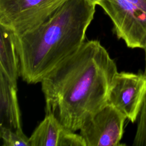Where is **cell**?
<instances>
[{
	"label": "cell",
	"instance_id": "1",
	"mask_svg": "<svg viewBox=\"0 0 146 146\" xmlns=\"http://www.w3.org/2000/svg\"><path fill=\"white\" fill-rule=\"evenodd\" d=\"M117 72L115 61L99 40L85 41L41 80L46 114L70 131H79L107 103Z\"/></svg>",
	"mask_w": 146,
	"mask_h": 146
},
{
	"label": "cell",
	"instance_id": "2",
	"mask_svg": "<svg viewBox=\"0 0 146 146\" xmlns=\"http://www.w3.org/2000/svg\"><path fill=\"white\" fill-rule=\"evenodd\" d=\"M95 6L88 0H67L40 25L23 34H14L22 80L28 84L40 83L80 47Z\"/></svg>",
	"mask_w": 146,
	"mask_h": 146
},
{
	"label": "cell",
	"instance_id": "3",
	"mask_svg": "<svg viewBox=\"0 0 146 146\" xmlns=\"http://www.w3.org/2000/svg\"><path fill=\"white\" fill-rule=\"evenodd\" d=\"M67 0H0V25L21 35L48 19Z\"/></svg>",
	"mask_w": 146,
	"mask_h": 146
},
{
	"label": "cell",
	"instance_id": "4",
	"mask_svg": "<svg viewBox=\"0 0 146 146\" xmlns=\"http://www.w3.org/2000/svg\"><path fill=\"white\" fill-rule=\"evenodd\" d=\"M98 5L111 19L117 37L127 47H146V14L127 0H100Z\"/></svg>",
	"mask_w": 146,
	"mask_h": 146
},
{
	"label": "cell",
	"instance_id": "5",
	"mask_svg": "<svg viewBox=\"0 0 146 146\" xmlns=\"http://www.w3.org/2000/svg\"><path fill=\"white\" fill-rule=\"evenodd\" d=\"M126 117L107 103L83 123L79 134L86 146H117L124 132Z\"/></svg>",
	"mask_w": 146,
	"mask_h": 146
},
{
	"label": "cell",
	"instance_id": "6",
	"mask_svg": "<svg viewBox=\"0 0 146 146\" xmlns=\"http://www.w3.org/2000/svg\"><path fill=\"white\" fill-rule=\"evenodd\" d=\"M146 95V75L117 72L111 87L108 103L134 123L139 115Z\"/></svg>",
	"mask_w": 146,
	"mask_h": 146
},
{
	"label": "cell",
	"instance_id": "7",
	"mask_svg": "<svg viewBox=\"0 0 146 146\" xmlns=\"http://www.w3.org/2000/svg\"><path fill=\"white\" fill-rule=\"evenodd\" d=\"M29 142L30 146H86L80 134L66 128L51 114H46Z\"/></svg>",
	"mask_w": 146,
	"mask_h": 146
},
{
	"label": "cell",
	"instance_id": "8",
	"mask_svg": "<svg viewBox=\"0 0 146 146\" xmlns=\"http://www.w3.org/2000/svg\"><path fill=\"white\" fill-rule=\"evenodd\" d=\"M17 86L0 72V127L22 128Z\"/></svg>",
	"mask_w": 146,
	"mask_h": 146
},
{
	"label": "cell",
	"instance_id": "9",
	"mask_svg": "<svg viewBox=\"0 0 146 146\" xmlns=\"http://www.w3.org/2000/svg\"><path fill=\"white\" fill-rule=\"evenodd\" d=\"M0 72L17 86L20 72L14 33L10 29L0 25Z\"/></svg>",
	"mask_w": 146,
	"mask_h": 146
},
{
	"label": "cell",
	"instance_id": "10",
	"mask_svg": "<svg viewBox=\"0 0 146 146\" xmlns=\"http://www.w3.org/2000/svg\"><path fill=\"white\" fill-rule=\"evenodd\" d=\"M0 137L3 146H30L29 137L25 135L22 128L13 129L0 127Z\"/></svg>",
	"mask_w": 146,
	"mask_h": 146
},
{
	"label": "cell",
	"instance_id": "11",
	"mask_svg": "<svg viewBox=\"0 0 146 146\" xmlns=\"http://www.w3.org/2000/svg\"><path fill=\"white\" fill-rule=\"evenodd\" d=\"M133 145L146 146V95L139 113V119Z\"/></svg>",
	"mask_w": 146,
	"mask_h": 146
},
{
	"label": "cell",
	"instance_id": "12",
	"mask_svg": "<svg viewBox=\"0 0 146 146\" xmlns=\"http://www.w3.org/2000/svg\"><path fill=\"white\" fill-rule=\"evenodd\" d=\"M146 14V0H127Z\"/></svg>",
	"mask_w": 146,
	"mask_h": 146
},
{
	"label": "cell",
	"instance_id": "13",
	"mask_svg": "<svg viewBox=\"0 0 146 146\" xmlns=\"http://www.w3.org/2000/svg\"><path fill=\"white\" fill-rule=\"evenodd\" d=\"M88 1L96 5H98L100 2V0H88Z\"/></svg>",
	"mask_w": 146,
	"mask_h": 146
},
{
	"label": "cell",
	"instance_id": "14",
	"mask_svg": "<svg viewBox=\"0 0 146 146\" xmlns=\"http://www.w3.org/2000/svg\"><path fill=\"white\" fill-rule=\"evenodd\" d=\"M144 50H145V70H144V74L146 75V47L144 48Z\"/></svg>",
	"mask_w": 146,
	"mask_h": 146
}]
</instances>
